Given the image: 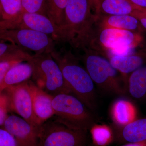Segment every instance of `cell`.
<instances>
[{
    "label": "cell",
    "instance_id": "cell-3",
    "mask_svg": "<svg viewBox=\"0 0 146 146\" xmlns=\"http://www.w3.org/2000/svg\"><path fill=\"white\" fill-rule=\"evenodd\" d=\"M27 62L32 68L33 82L39 88L53 96L71 94L61 69L51 53L32 55Z\"/></svg>",
    "mask_w": 146,
    "mask_h": 146
},
{
    "label": "cell",
    "instance_id": "cell-1",
    "mask_svg": "<svg viewBox=\"0 0 146 146\" xmlns=\"http://www.w3.org/2000/svg\"><path fill=\"white\" fill-rule=\"evenodd\" d=\"M51 54L59 65L71 94L94 113L97 108L95 84L86 69L70 52L61 54L54 50Z\"/></svg>",
    "mask_w": 146,
    "mask_h": 146
},
{
    "label": "cell",
    "instance_id": "cell-20",
    "mask_svg": "<svg viewBox=\"0 0 146 146\" xmlns=\"http://www.w3.org/2000/svg\"><path fill=\"white\" fill-rule=\"evenodd\" d=\"M32 55L16 45L0 40V62L17 60L27 62Z\"/></svg>",
    "mask_w": 146,
    "mask_h": 146
},
{
    "label": "cell",
    "instance_id": "cell-32",
    "mask_svg": "<svg viewBox=\"0 0 146 146\" xmlns=\"http://www.w3.org/2000/svg\"><path fill=\"white\" fill-rule=\"evenodd\" d=\"M2 17V9L1 7V3H0V20L1 19Z\"/></svg>",
    "mask_w": 146,
    "mask_h": 146
},
{
    "label": "cell",
    "instance_id": "cell-9",
    "mask_svg": "<svg viewBox=\"0 0 146 146\" xmlns=\"http://www.w3.org/2000/svg\"><path fill=\"white\" fill-rule=\"evenodd\" d=\"M3 92L7 96L9 110L32 124L40 126L33 111L28 80L9 86Z\"/></svg>",
    "mask_w": 146,
    "mask_h": 146
},
{
    "label": "cell",
    "instance_id": "cell-19",
    "mask_svg": "<svg viewBox=\"0 0 146 146\" xmlns=\"http://www.w3.org/2000/svg\"><path fill=\"white\" fill-rule=\"evenodd\" d=\"M32 73V68L28 62H22L13 66L7 72L0 83V94L9 86L28 80Z\"/></svg>",
    "mask_w": 146,
    "mask_h": 146
},
{
    "label": "cell",
    "instance_id": "cell-21",
    "mask_svg": "<svg viewBox=\"0 0 146 146\" xmlns=\"http://www.w3.org/2000/svg\"><path fill=\"white\" fill-rule=\"evenodd\" d=\"M68 0H46V16L59 27L63 25Z\"/></svg>",
    "mask_w": 146,
    "mask_h": 146
},
{
    "label": "cell",
    "instance_id": "cell-26",
    "mask_svg": "<svg viewBox=\"0 0 146 146\" xmlns=\"http://www.w3.org/2000/svg\"><path fill=\"white\" fill-rule=\"evenodd\" d=\"M9 108L8 99L4 92L0 94V127L3 126L8 117Z\"/></svg>",
    "mask_w": 146,
    "mask_h": 146
},
{
    "label": "cell",
    "instance_id": "cell-13",
    "mask_svg": "<svg viewBox=\"0 0 146 146\" xmlns=\"http://www.w3.org/2000/svg\"><path fill=\"white\" fill-rule=\"evenodd\" d=\"M35 115L41 125L54 116L52 101L53 96L39 88L33 82L29 81Z\"/></svg>",
    "mask_w": 146,
    "mask_h": 146
},
{
    "label": "cell",
    "instance_id": "cell-2",
    "mask_svg": "<svg viewBox=\"0 0 146 146\" xmlns=\"http://www.w3.org/2000/svg\"><path fill=\"white\" fill-rule=\"evenodd\" d=\"M52 105L55 117L70 127L88 131L96 124L94 112L73 94L53 96Z\"/></svg>",
    "mask_w": 146,
    "mask_h": 146
},
{
    "label": "cell",
    "instance_id": "cell-16",
    "mask_svg": "<svg viewBox=\"0 0 146 146\" xmlns=\"http://www.w3.org/2000/svg\"><path fill=\"white\" fill-rule=\"evenodd\" d=\"M138 9L129 0H98L94 10V14L97 16H132Z\"/></svg>",
    "mask_w": 146,
    "mask_h": 146
},
{
    "label": "cell",
    "instance_id": "cell-31",
    "mask_svg": "<svg viewBox=\"0 0 146 146\" xmlns=\"http://www.w3.org/2000/svg\"><path fill=\"white\" fill-rule=\"evenodd\" d=\"M97 1L98 0H89V7L91 11H93L94 12L95 7Z\"/></svg>",
    "mask_w": 146,
    "mask_h": 146
},
{
    "label": "cell",
    "instance_id": "cell-12",
    "mask_svg": "<svg viewBox=\"0 0 146 146\" xmlns=\"http://www.w3.org/2000/svg\"><path fill=\"white\" fill-rule=\"evenodd\" d=\"M114 141L119 144L138 143L146 141V117L133 120L123 126H111Z\"/></svg>",
    "mask_w": 146,
    "mask_h": 146
},
{
    "label": "cell",
    "instance_id": "cell-30",
    "mask_svg": "<svg viewBox=\"0 0 146 146\" xmlns=\"http://www.w3.org/2000/svg\"><path fill=\"white\" fill-rule=\"evenodd\" d=\"M122 146H146V141L138 143H129Z\"/></svg>",
    "mask_w": 146,
    "mask_h": 146
},
{
    "label": "cell",
    "instance_id": "cell-5",
    "mask_svg": "<svg viewBox=\"0 0 146 146\" xmlns=\"http://www.w3.org/2000/svg\"><path fill=\"white\" fill-rule=\"evenodd\" d=\"M88 131L69 126L54 116L40 126L39 146H88Z\"/></svg>",
    "mask_w": 146,
    "mask_h": 146
},
{
    "label": "cell",
    "instance_id": "cell-17",
    "mask_svg": "<svg viewBox=\"0 0 146 146\" xmlns=\"http://www.w3.org/2000/svg\"><path fill=\"white\" fill-rule=\"evenodd\" d=\"M137 111L134 105L127 100L120 99L114 102L110 109L113 124L123 126L136 119Z\"/></svg>",
    "mask_w": 146,
    "mask_h": 146
},
{
    "label": "cell",
    "instance_id": "cell-8",
    "mask_svg": "<svg viewBox=\"0 0 146 146\" xmlns=\"http://www.w3.org/2000/svg\"><path fill=\"white\" fill-rule=\"evenodd\" d=\"M29 29L40 32L60 43V28L45 15L37 13L22 12L10 21H0V30L12 29Z\"/></svg>",
    "mask_w": 146,
    "mask_h": 146
},
{
    "label": "cell",
    "instance_id": "cell-22",
    "mask_svg": "<svg viewBox=\"0 0 146 146\" xmlns=\"http://www.w3.org/2000/svg\"><path fill=\"white\" fill-rule=\"evenodd\" d=\"M89 131L95 145L107 146L114 141V133L111 126L96 123Z\"/></svg>",
    "mask_w": 146,
    "mask_h": 146
},
{
    "label": "cell",
    "instance_id": "cell-23",
    "mask_svg": "<svg viewBox=\"0 0 146 146\" xmlns=\"http://www.w3.org/2000/svg\"><path fill=\"white\" fill-rule=\"evenodd\" d=\"M2 9L0 21H10L16 18L22 11V0H0Z\"/></svg>",
    "mask_w": 146,
    "mask_h": 146
},
{
    "label": "cell",
    "instance_id": "cell-27",
    "mask_svg": "<svg viewBox=\"0 0 146 146\" xmlns=\"http://www.w3.org/2000/svg\"><path fill=\"white\" fill-rule=\"evenodd\" d=\"M23 61L21 60H12L0 62V83L4 78L5 75L12 67Z\"/></svg>",
    "mask_w": 146,
    "mask_h": 146
},
{
    "label": "cell",
    "instance_id": "cell-7",
    "mask_svg": "<svg viewBox=\"0 0 146 146\" xmlns=\"http://www.w3.org/2000/svg\"><path fill=\"white\" fill-rule=\"evenodd\" d=\"M0 40L16 45L25 51L31 52L34 54L51 53L56 44L48 35L29 29L0 30Z\"/></svg>",
    "mask_w": 146,
    "mask_h": 146
},
{
    "label": "cell",
    "instance_id": "cell-15",
    "mask_svg": "<svg viewBox=\"0 0 146 146\" xmlns=\"http://www.w3.org/2000/svg\"><path fill=\"white\" fill-rule=\"evenodd\" d=\"M96 16V23L101 29L124 30L143 34L145 31L138 19L132 15Z\"/></svg>",
    "mask_w": 146,
    "mask_h": 146
},
{
    "label": "cell",
    "instance_id": "cell-25",
    "mask_svg": "<svg viewBox=\"0 0 146 146\" xmlns=\"http://www.w3.org/2000/svg\"><path fill=\"white\" fill-rule=\"evenodd\" d=\"M0 146H20L14 136L4 128L0 127Z\"/></svg>",
    "mask_w": 146,
    "mask_h": 146
},
{
    "label": "cell",
    "instance_id": "cell-14",
    "mask_svg": "<svg viewBox=\"0 0 146 146\" xmlns=\"http://www.w3.org/2000/svg\"><path fill=\"white\" fill-rule=\"evenodd\" d=\"M108 60L114 68L127 80L128 76L146 64V49L124 56H112Z\"/></svg>",
    "mask_w": 146,
    "mask_h": 146
},
{
    "label": "cell",
    "instance_id": "cell-24",
    "mask_svg": "<svg viewBox=\"0 0 146 146\" xmlns=\"http://www.w3.org/2000/svg\"><path fill=\"white\" fill-rule=\"evenodd\" d=\"M22 12L40 13L46 16V0H22Z\"/></svg>",
    "mask_w": 146,
    "mask_h": 146
},
{
    "label": "cell",
    "instance_id": "cell-10",
    "mask_svg": "<svg viewBox=\"0 0 146 146\" xmlns=\"http://www.w3.org/2000/svg\"><path fill=\"white\" fill-rule=\"evenodd\" d=\"M94 18L89 0H68L63 27L70 33L79 34L91 26Z\"/></svg>",
    "mask_w": 146,
    "mask_h": 146
},
{
    "label": "cell",
    "instance_id": "cell-29",
    "mask_svg": "<svg viewBox=\"0 0 146 146\" xmlns=\"http://www.w3.org/2000/svg\"><path fill=\"white\" fill-rule=\"evenodd\" d=\"M138 9L146 11V0H129Z\"/></svg>",
    "mask_w": 146,
    "mask_h": 146
},
{
    "label": "cell",
    "instance_id": "cell-28",
    "mask_svg": "<svg viewBox=\"0 0 146 146\" xmlns=\"http://www.w3.org/2000/svg\"><path fill=\"white\" fill-rule=\"evenodd\" d=\"M132 16L136 17L145 31H146V11L138 9Z\"/></svg>",
    "mask_w": 146,
    "mask_h": 146
},
{
    "label": "cell",
    "instance_id": "cell-11",
    "mask_svg": "<svg viewBox=\"0 0 146 146\" xmlns=\"http://www.w3.org/2000/svg\"><path fill=\"white\" fill-rule=\"evenodd\" d=\"M39 127L14 115L8 116L3 125L20 146H39Z\"/></svg>",
    "mask_w": 146,
    "mask_h": 146
},
{
    "label": "cell",
    "instance_id": "cell-18",
    "mask_svg": "<svg viewBox=\"0 0 146 146\" xmlns=\"http://www.w3.org/2000/svg\"><path fill=\"white\" fill-rule=\"evenodd\" d=\"M126 87L131 98L139 101L146 100V65L129 75Z\"/></svg>",
    "mask_w": 146,
    "mask_h": 146
},
{
    "label": "cell",
    "instance_id": "cell-6",
    "mask_svg": "<svg viewBox=\"0 0 146 146\" xmlns=\"http://www.w3.org/2000/svg\"><path fill=\"white\" fill-rule=\"evenodd\" d=\"M143 41L142 33L117 29L100 28L98 37L94 36L91 46L97 42L101 48L108 53L109 57L131 53Z\"/></svg>",
    "mask_w": 146,
    "mask_h": 146
},
{
    "label": "cell",
    "instance_id": "cell-4",
    "mask_svg": "<svg viewBox=\"0 0 146 146\" xmlns=\"http://www.w3.org/2000/svg\"><path fill=\"white\" fill-rule=\"evenodd\" d=\"M86 52L84 61L85 69L98 87L103 91L123 95L126 91L127 80L110 64L109 60L98 54Z\"/></svg>",
    "mask_w": 146,
    "mask_h": 146
}]
</instances>
